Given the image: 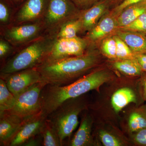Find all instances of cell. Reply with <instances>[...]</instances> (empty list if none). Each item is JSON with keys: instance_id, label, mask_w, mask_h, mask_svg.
I'll use <instances>...</instances> for the list:
<instances>
[{"instance_id": "cell-1", "label": "cell", "mask_w": 146, "mask_h": 146, "mask_svg": "<svg viewBox=\"0 0 146 146\" xmlns=\"http://www.w3.org/2000/svg\"><path fill=\"white\" fill-rule=\"evenodd\" d=\"M109 79V75L106 71H98L64 86L47 84L40 95L42 112L48 117L65 101L78 98L91 90L98 89Z\"/></svg>"}, {"instance_id": "cell-2", "label": "cell", "mask_w": 146, "mask_h": 146, "mask_svg": "<svg viewBox=\"0 0 146 146\" xmlns=\"http://www.w3.org/2000/svg\"><path fill=\"white\" fill-rule=\"evenodd\" d=\"M98 60L95 54L87 52L81 56L43 63L35 68L46 84L64 86L82 78L95 66Z\"/></svg>"}, {"instance_id": "cell-3", "label": "cell", "mask_w": 146, "mask_h": 146, "mask_svg": "<svg viewBox=\"0 0 146 146\" xmlns=\"http://www.w3.org/2000/svg\"><path fill=\"white\" fill-rule=\"evenodd\" d=\"M56 39V34H47L18 48L1 65L0 74H11L41 65L46 60Z\"/></svg>"}, {"instance_id": "cell-4", "label": "cell", "mask_w": 146, "mask_h": 146, "mask_svg": "<svg viewBox=\"0 0 146 146\" xmlns=\"http://www.w3.org/2000/svg\"><path fill=\"white\" fill-rule=\"evenodd\" d=\"M75 99L65 101L47 117V119L57 133L63 146L64 141L70 137L78 125V115L83 108L76 103Z\"/></svg>"}, {"instance_id": "cell-5", "label": "cell", "mask_w": 146, "mask_h": 146, "mask_svg": "<svg viewBox=\"0 0 146 146\" xmlns=\"http://www.w3.org/2000/svg\"><path fill=\"white\" fill-rule=\"evenodd\" d=\"M80 14H78L70 0H49L43 20L47 33L57 35L64 24Z\"/></svg>"}, {"instance_id": "cell-6", "label": "cell", "mask_w": 146, "mask_h": 146, "mask_svg": "<svg viewBox=\"0 0 146 146\" xmlns=\"http://www.w3.org/2000/svg\"><path fill=\"white\" fill-rule=\"evenodd\" d=\"M46 85L43 81L31 86L16 97V102L12 108L3 112L24 121L42 112L40 95Z\"/></svg>"}, {"instance_id": "cell-7", "label": "cell", "mask_w": 146, "mask_h": 146, "mask_svg": "<svg viewBox=\"0 0 146 146\" xmlns=\"http://www.w3.org/2000/svg\"><path fill=\"white\" fill-rule=\"evenodd\" d=\"M1 36L18 48L47 34L43 21L1 28Z\"/></svg>"}, {"instance_id": "cell-8", "label": "cell", "mask_w": 146, "mask_h": 146, "mask_svg": "<svg viewBox=\"0 0 146 146\" xmlns=\"http://www.w3.org/2000/svg\"><path fill=\"white\" fill-rule=\"evenodd\" d=\"M86 40L78 36L72 38H57L43 63L84 54L87 46Z\"/></svg>"}, {"instance_id": "cell-9", "label": "cell", "mask_w": 146, "mask_h": 146, "mask_svg": "<svg viewBox=\"0 0 146 146\" xmlns=\"http://www.w3.org/2000/svg\"><path fill=\"white\" fill-rule=\"evenodd\" d=\"M9 90L15 97L35 84L43 82L40 73L35 68L11 74H0Z\"/></svg>"}, {"instance_id": "cell-10", "label": "cell", "mask_w": 146, "mask_h": 146, "mask_svg": "<svg viewBox=\"0 0 146 146\" xmlns=\"http://www.w3.org/2000/svg\"><path fill=\"white\" fill-rule=\"evenodd\" d=\"M49 0H26L16 9L11 25L43 21Z\"/></svg>"}, {"instance_id": "cell-11", "label": "cell", "mask_w": 146, "mask_h": 146, "mask_svg": "<svg viewBox=\"0 0 146 146\" xmlns=\"http://www.w3.org/2000/svg\"><path fill=\"white\" fill-rule=\"evenodd\" d=\"M47 117L42 112L24 120L9 146H23L27 141L40 134Z\"/></svg>"}, {"instance_id": "cell-12", "label": "cell", "mask_w": 146, "mask_h": 146, "mask_svg": "<svg viewBox=\"0 0 146 146\" xmlns=\"http://www.w3.org/2000/svg\"><path fill=\"white\" fill-rule=\"evenodd\" d=\"M24 121L5 112H0V144L9 146Z\"/></svg>"}, {"instance_id": "cell-13", "label": "cell", "mask_w": 146, "mask_h": 146, "mask_svg": "<svg viewBox=\"0 0 146 146\" xmlns=\"http://www.w3.org/2000/svg\"><path fill=\"white\" fill-rule=\"evenodd\" d=\"M107 2H101L81 13L82 28L81 31H89L96 25L97 21L104 12Z\"/></svg>"}, {"instance_id": "cell-14", "label": "cell", "mask_w": 146, "mask_h": 146, "mask_svg": "<svg viewBox=\"0 0 146 146\" xmlns=\"http://www.w3.org/2000/svg\"><path fill=\"white\" fill-rule=\"evenodd\" d=\"M116 27H117V22L113 17H105L89 31L86 35V39L90 41L99 40L111 33Z\"/></svg>"}, {"instance_id": "cell-15", "label": "cell", "mask_w": 146, "mask_h": 146, "mask_svg": "<svg viewBox=\"0 0 146 146\" xmlns=\"http://www.w3.org/2000/svg\"><path fill=\"white\" fill-rule=\"evenodd\" d=\"M146 12V0L129 6L121 12L117 19V25L122 28L129 25Z\"/></svg>"}, {"instance_id": "cell-16", "label": "cell", "mask_w": 146, "mask_h": 146, "mask_svg": "<svg viewBox=\"0 0 146 146\" xmlns=\"http://www.w3.org/2000/svg\"><path fill=\"white\" fill-rule=\"evenodd\" d=\"M117 35L122 39L132 51L136 53L146 52V37L136 32L119 31Z\"/></svg>"}, {"instance_id": "cell-17", "label": "cell", "mask_w": 146, "mask_h": 146, "mask_svg": "<svg viewBox=\"0 0 146 146\" xmlns=\"http://www.w3.org/2000/svg\"><path fill=\"white\" fill-rule=\"evenodd\" d=\"M91 120L90 117L85 116L83 118L80 126L75 134L69 145L86 146L91 143Z\"/></svg>"}, {"instance_id": "cell-18", "label": "cell", "mask_w": 146, "mask_h": 146, "mask_svg": "<svg viewBox=\"0 0 146 146\" xmlns=\"http://www.w3.org/2000/svg\"><path fill=\"white\" fill-rule=\"evenodd\" d=\"M111 104L115 112H120L131 103H136V95L131 89L121 88L116 91L111 98Z\"/></svg>"}, {"instance_id": "cell-19", "label": "cell", "mask_w": 146, "mask_h": 146, "mask_svg": "<svg viewBox=\"0 0 146 146\" xmlns=\"http://www.w3.org/2000/svg\"><path fill=\"white\" fill-rule=\"evenodd\" d=\"M82 28V22L80 14L77 18L72 19L64 24L57 33L56 37L59 39L77 37L78 33L81 31Z\"/></svg>"}, {"instance_id": "cell-20", "label": "cell", "mask_w": 146, "mask_h": 146, "mask_svg": "<svg viewBox=\"0 0 146 146\" xmlns=\"http://www.w3.org/2000/svg\"><path fill=\"white\" fill-rule=\"evenodd\" d=\"M113 66L122 73L130 76L140 75L142 70L136 58L118 60L114 63Z\"/></svg>"}, {"instance_id": "cell-21", "label": "cell", "mask_w": 146, "mask_h": 146, "mask_svg": "<svg viewBox=\"0 0 146 146\" xmlns=\"http://www.w3.org/2000/svg\"><path fill=\"white\" fill-rule=\"evenodd\" d=\"M16 97L9 90L5 81L0 79V112L12 108L16 102Z\"/></svg>"}, {"instance_id": "cell-22", "label": "cell", "mask_w": 146, "mask_h": 146, "mask_svg": "<svg viewBox=\"0 0 146 146\" xmlns=\"http://www.w3.org/2000/svg\"><path fill=\"white\" fill-rule=\"evenodd\" d=\"M40 134L42 137V146H63L59 136L47 119Z\"/></svg>"}, {"instance_id": "cell-23", "label": "cell", "mask_w": 146, "mask_h": 146, "mask_svg": "<svg viewBox=\"0 0 146 146\" xmlns=\"http://www.w3.org/2000/svg\"><path fill=\"white\" fill-rule=\"evenodd\" d=\"M16 9L8 0L0 1V27L9 26L12 24Z\"/></svg>"}, {"instance_id": "cell-24", "label": "cell", "mask_w": 146, "mask_h": 146, "mask_svg": "<svg viewBox=\"0 0 146 146\" xmlns=\"http://www.w3.org/2000/svg\"><path fill=\"white\" fill-rule=\"evenodd\" d=\"M114 36L117 43L116 58L120 60L135 58V54L125 42L117 35Z\"/></svg>"}, {"instance_id": "cell-25", "label": "cell", "mask_w": 146, "mask_h": 146, "mask_svg": "<svg viewBox=\"0 0 146 146\" xmlns=\"http://www.w3.org/2000/svg\"><path fill=\"white\" fill-rule=\"evenodd\" d=\"M129 126L131 132L146 128V115L139 112H133L129 117Z\"/></svg>"}, {"instance_id": "cell-26", "label": "cell", "mask_w": 146, "mask_h": 146, "mask_svg": "<svg viewBox=\"0 0 146 146\" xmlns=\"http://www.w3.org/2000/svg\"><path fill=\"white\" fill-rule=\"evenodd\" d=\"M121 30L146 33V12L143 13L129 25L120 28Z\"/></svg>"}, {"instance_id": "cell-27", "label": "cell", "mask_w": 146, "mask_h": 146, "mask_svg": "<svg viewBox=\"0 0 146 146\" xmlns=\"http://www.w3.org/2000/svg\"><path fill=\"white\" fill-rule=\"evenodd\" d=\"M18 48L12 46L8 41L0 37V60L1 65L14 54Z\"/></svg>"}, {"instance_id": "cell-28", "label": "cell", "mask_w": 146, "mask_h": 146, "mask_svg": "<svg viewBox=\"0 0 146 146\" xmlns=\"http://www.w3.org/2000/svg\"><path fill=\"white\" fill-rule=\"evenodd\" d=\"M101 48L103 52L108 57L116 58L117 43L114 36L108 37L104 40Z\"/></svg>"}, {"instance_id": "cell-29", "label": "cell", "mask_w": 146, "mask_h": 146, "mask_svg": "<svg viewBox=\"0 0 146 146\" xmlns=\"http://www.w3.org/2000/svg\"><path fill=\"white\" fill-rule=\"evenodd\" d=\"M100 139L102 143L105 146H120L122 143L119 140L105 131H101L100 132Z\"/></svg>"}, {"instance_id": "cell-30", "label": "cell", "mask_w": 146, "mask_h": 146, "mask_svg": "<svg viewBox=\"0 0 146 146\" xmlns=\"http://www.w3.org/2000/svg\"><path fill=\"white\" fill-rule=\"evenodd\" d=\"M144 0H124L119 5L117 6L114 11L116 13H121L124 9L128 7L135 4L137 3L141 2Z\"/></svg>"}, {"instance_id": "cell-31", "label": "cell", "mask_w": 146, "mask_h": 146, "mask_svg": "<svg viewBox=\"0 0 146 146\" xmlns=\"http://www.w3.org/2000/svg\"><path fill=\"white\" fill-rule=\"evenodd\" d=\"M134 139L139 145L146 146V128L137 131Z\"/></svg>"}, {"instance_id": "cell-32", "label": "cell", "mask_w": 146, "mask_h": 146, "mask_svg": "<svg viewBox=\"0 0 146 146\" xmlns=\"http://www.w3.org/2000/svg\"><path fill=\"white\" fill-rule=\"evenodd\" d=\"M135 57L142 70L146 72V54L136 53L135 54Z\"/></svg>"}, {"instance_id": "cell-33", "label": "cell", "mask_w": 146, "mask_h": 146, "mask_svg": "<svg viewBox=\"0 0 146 146\" xmlns=\"http://www.w3.org/2000/svg\"><path fill=\"white\" fill-rule=\"evenodd\" d=\"M42 139L41 134L37 135L34 138H31L27 141L26 143L23 145V146H36L40 145V144L42 145Z\"/></svg>"}, {"instance_id": "cell-34", "label": "cell", "mask_w": 146, "mask_h": 146, "mask_svg": "<svg viewBox=\"0 0 146 146\" xmlns=\"http://www.w3.org/2000/svg\"><path fill=\"white\" fill-rule=\"evenodd\" d=\"M76 4L80 6H85L91 4L97 0H73Z\"/></svg>"}, {"instance_id": "cell-35", "label": "cell", "mask_w": 146, "mask_h": 146, "mask_svg": "<svg viewBox=\"0 0 146 146\" xmlns=\"http://www.w3.org/2000/svg\"><path fill=\"white\" fill-rule=\"evenodd\" d=\"M16 9L19 8L26 0H8Z\"/></svg>"}, {"instance_id": "cell-36", "label": "cell", "mask_w": 146, "mask_h": 146, "mask_svg": "<svg viewBox=\"0 0 146 146\" xmlns=\"http://www.w3.org/2000/svg\"><path fill=\"white\" fill-rule=\"evenodd\" d=\"M143 87L144 96L146 100V78L144 79L143 82Z\"/></svg>"}]
</instances>
